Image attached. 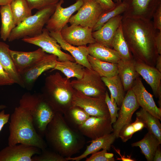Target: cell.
Wrapping results in <instances>:
<instances>
[{"mask_svg": "<svg viewBox=\"0 0 161 161\" xmlns=\"http://www.w3.org/2000/svg\"><path fill=\"white\" fill-rule=\"evenodd\" d=\"M136 71L151 86L154 95L158 98L160 108H161V72L155 67L136 61Z\"/></svg>", "mask_w": 161, "mask_h": 161, "instance_id": "d6986e66", "label": "cell"}, {"mask_svg": "<svg viewBox=\"0 0 161 161\" xmlns=\"http://www.w3.org/2000/svg\"><path fill=\"white\" fill-rule=\"evenodd\" d=\"M155 67L161 72V55H159L156 59Z\"/></svg>", "mask_w": 161, "mask_h": 161, "instance_id": "681fc988", "label": "cell"}, {"mask_svg": "<svg viewBox=\"0 0 161 161\" xmlns=\"http://www.w3.org/2000/svg\"><path fill=\"white\" fill-rule=\"evenodd\" d=\"M115 3L120 2L122 1V0H114Z\"/></svg>", "mask_w": 161, "mask_h": 161, "instance_id": "f5cc1de1", "label": "cell"}, {"mask_svg": "<svg viewBox=\"0 0 161 161\" xmlns=\"http://www.w3.org/2000/svg\"><path fill=\"white\" fill-rule=\"evenodd\" d=\"M146 128L143 122L136 117L135 121L130 123L123 126L120 130L118 137H120L123 142H126L131 139L136 132L140 131L144 128Z\"/></svg>", "mask_w": 161, "mask_h": 161, "instance_id": "8d00e7d4", "label": "cell"}, {"mask_svg": "<svg viewBox=\"0 0 161 161\" xmlns=\"http://www.w3.org/2000/svg\"><path fill=\"white\" fill-rule=\"evenodd\" d=\"M161 143L153 134L148 131L141 140L132 143L131 145L139 147L147 161H152L155 151Z\"/></svg>", "mask_w": 161, "mask_h": 161, "instance_id": "4316f807", "label": "cell"}, {"mask_svg": "<svg viewBox=\"0 0 161 161\" xmlns=\"http://www.w3.org/2000/svg\"><path fill=\"white\" fill-rule=\"evenodd\" d=\"M126 6L123 17L140 18L151 20L161 0H122Z\"/></svg>", "mask_w": 161, "mask_h": 161, "instance_id": "4fadbf2b", "label": "cell"}, {"mask_svg": "<svg viewBox=\"0 0 161 161\" xmlns=\"http://www.w3.org/2000/svg\"><path fill=\"white\" fill-rule=\"evenodd\" d=\"M105 101L108 107L111 123L112 124L116 122L118 116V111L120 110V108L118 107L115 100L112 101L111 100L107 91L106 92Z\"/></svg>", "mask_w": 161, "mask_h": 161, "instance_id": "f35d334b", "label": "cell"}, {"mask_svg": "<svg viewBox=\"0 0 161 161\" xmlns=\"http://www.w3.org/2000/svg\"><path fill=\"white\" fill-rule=\"evenodd\" d=\"M41 150L23 143L8 145L0 151V161H32V157L39 154Z\"/></svg>", "mask_w": 161, "mask_h": 161, "instance_id": "e0dca14e", "label": "cell"}, {"mask_svg": "<svg viewBox=\"0 0 161 161\" xmlns=\"http://www.w3.org/2000/svg\"><path fill=\"white\" fill-rule=\"evenodd\" d=\"M136 114V117L145 123L148 131L153 134L161 143V124L160 120L142 108Z\"/></svg>", "mask_w": 161, "mask_h": 161, "instance_id": "836d02e7", "label": "cell"}, {"mask_svg": "<svg viewBox=\"0 0 161 161\" xmlns=\"http://www.w3.org/2000/svg\"><path fill=\"white\" fill-rule=\"evenodd\" d=\"M92 28L80 25L67 24L60 31L63 39L69 44L75 46L86 45L96 42L92 36Z\"/></svg>", "mask_w": 161, "mask_h": 161, "instance_id": "2e32d148", "label": "cell"}, {"mask_svg": "<svg viewBox=\"0 0 161 161\" xmlns=\"http://www.w3.org/2000/svg\"><path fill=\"white\" fill-rule=\"evenodd\" d=\"M74 90L69 79L57 72L46 78L41 94L55 112L63 115L72 106Z\"/></svg>", "mask_w": 161, "mask_h": 161, "instance_id": "277c9868", "label": "cell"}, {"mask_svg": "<svg viewBox=\"0 0 161 161\" xmlns=\"http://www.w3.org/2000/svg\"><path fill=\"white\" fill-rule=\"evenodd\" d=\"M78 130L84 136L95 139L113 131L110 118L90 116Z\"/></svg>", "mask_w": 161, "mask_h": 161, "instance_id": "7c38bea8", "label": "cell"}, {"mask_svg": "<svg viewBox=\"0 0 161 161\" xmlns=\"http://www.w3.org/2000/svg\"><path fill=\"white\" fill-rule=\"evenodd\" d=\"M13 0H0V6L10 4Z\"/></svg>", "mask_w": 161, "mask_h": 161, "instance_id": "f907efd6", "label": "cell"}, {"mask_svg": "<svg viewBox=\"0 0 161 161\" xmlns=\"http://www.w3.org/2000/svg\"><path fill=\"white\" fill-rule=\"evenodd\" d=\"M44 137L51 149L65 157L79 152L86 143L84 136L70 126L58 112L48 125Z\"/></svg>", "mask_w": 161, "mask_h": 161, "instance_id": "7a4b0ae2", "label": "cell"}, {"mask_svg": "<svg viewBox=\"0 0 161 161\" xmlns=\"http://www.w3.org/2000/svg\"><path fill=\"white\" fill-rule=\"evenodd\" d=\"M111 45L112 48L119 54L121 59L128 60L134 58L124 37L121 24L115 33Z\"/></svg>", "mask_w": 161, "mask_h": 161, "instance_id": "1f68e13d", "label": "cell"}, {"mask_svg": "<svg viewBox=\"0 0 161 161\" xmlns=\"http://www.w3.org/2000/svg\"><path fill=\"white\" fill-rule=\"evenodd\" d=\"M15 83L0 64V86L10 85Z\"/></svg>", "mask_w": 161, "mask_h": 161, "instance_id": "b9f144b4", "label": "cell"}, {"mask_svg": "<svg viewBox=\"0 0 161 161\" xmlns=\"http://www.w3.org/2000/svg\"><path fill=\"white\" fill-rule=\"evenodd\" d=\"M153 161H161V150L160 145L158 146L155 151L154 157Z\"/></svg>", "mask_w": 161, "mask_h": 161, "instance_id": "7dc6e473", "label": "cell"}, {"mask_svg": "<svg viewBox=\"0 0 161 161\" xmlns=\"http://www.w3.org/2000/svg\"><path fill=\"white\" fill-rule=\"evenodd\" d=\"M153 25L155 29L161 31V4L157 8L154 13L152 18Z\"/></svg>", "mask_w": 161, "mask_h": 161, "instance_id": "7bdbcfd3", "label": "cell"}, {"mask_svg": "<svg viewBox=\"0 0 161 161\" xmlns=\"http://www.w3.org/2000/svg\"><path fill=\"white\" fill-rule=\"evenodd\" d=\"M114 7L109 10L104 11L100 16L97 22L92 28V31H96L111 18L121 15L125 11L126 6L122 1L116 3Z\"/></svg>", "mask_w": 161, "mask_h": 161, "instance_id": "d590c367", "label": "cell"}, {"mask_svg": "<svg viewBox=\"0 0 161 161\" xmlns=\"http://www.w3.org/2000/svg\"><path fill=\"white\" fill-rule=\"evenodd\" d=\"M30 9L41 10L57 4L60 0H26Z\"/></svg>", "mask_w": 161, "mask_h": 161, "instance_id": "60d3db41", "label": "cell"}, {"mask_svg": "<svg viewBox=\"0 0 161 161\" xmlns=\"http://www.w3.org/2000/svg\"><path fill=\"white\" fill-rule=\"evenodd\" d=\"M0 14L1 21L0 38L5 41L8 40L11 32L16 25L10 4L0 6Z\"/></svg>", "mask_w": 161, "mask_h": 161, "instance_id": "f546056e", "label": "cell"}, {"mask_svg": "<svg viewBox=\"0 0 161 161\" xmlns=\"http://www.w3.org/2000/svg\"><path fill=\"white\" fill-rule=\"evenodd\" d=\"M89 55L100 60L117 64L121 59L118 53L112 48L97 42L89 44Z\"/></svg>", "mask_w": 161, "mask_h": 161, "instance_id": "d4e9b609", "label": "cell"}, {"mask_svg": "<svg viewBox=\"0 0 161 161\" xmlns=\"http://www.w3.org/2000/svg\"><path fill=\"white\" fill-rule=\"evenodd\" d=\"M11 57L20 74L44 58L47 54L41 48L30 52L9 50Z\"/></svg>", "mask_w": 161, "mask_h": 161, "instance_id": "ffe728a7", "label": "cell"}, {"mask_svg": "<svg viewBox=\"0 0 161 161\" xmlns=\"http://www.w3.org/2000/svg\"><path fill=\"white\" fill-rule=\"evenodd\" d=\"M85 68L76 62L57 60L55 67L51 71L55 70H59L64 74L68 79L72 77H75L79 79L82 77Z\"/></svg>", "mask_w": 161, "mask_h": 161, "instance_id": "4dcf8cb0", "label": "cell"}, {"mask_svg": "<svg viewBox=\"0 0 161 161\" xmlns=\"http://www.w3.org/2000/svg\"><path fill=\"white\" fill-rule=\"evenodd\" d=\"M116 137L113 132L106 135L95 139L92 140L89 142L90 144L87 146L85 151L80 155L74 157H66L67 161H79L86 158L89 154L99 151L101 149L109 151L112 144Z\"/></svg>", "mask_w": 161, "mask_h": 161, "instance_id": "cb8c5ba5", "label": "cell"}, {"mask_svg": "<svg viewBox=\"0 0 161 161\" xmlns=\"http://www.w3.org/2000/svg\"><path fill=\"white\" fill-rule=\"evenodd\" d=\"M72 104L81 108L90 116L110 118L105 97L89 96L75 89Z\"/></svg>", "mask_w": 161, "mask_h": 161, "instance_id": "ba28073f", "label": "cell"}, {"mask_svg": "<svg viewBox=\"0 0 161 161\" xmlns=\"http://www.w3.org/2000/svg\"><path fill=\"white\" fill-rule=\"evenodd\" d=\"M32 161H68L66 157L51 149L41 150V153L32 157Z\"/></svg>", "mask_w": 161, "mask_h": 161, "instance_id": "74e56055", "label": "cell"}, {"mask_svg": "<svg viewBox=\"0 0 161 161\" xmlns=\"http://www.w3.org/2000/svg\"><path fill=\"white\" fill-rule=\"evenodd\" d=\"M123 17V15H121L113 17L100 29L92 32V36L96 42L112 48V40L117 29L121 24Z\"/></svg>", "mask_w": 161, "mask_h": 161, "instance_id": "7402d4cb", "label": "cell"}, {"mask_svg": "<svg viewBox=\"0 0 161 161\" xmlns=\"http://www.w3.org/2000/svg\"><path fill=\"white\" fill-rule=\"evenodd\" d=\"M87 58L92 69L101 77H110L118 75L117 64L102 61L89 55Z\"/></svg>", "mask_w": 161, "mask_h": 161, "instance_id": "f1b7e54d", "label": "cell"}, {"mask_svg": "<svg viewBox=\"0 0 161 161\" xmlns=\"http://www.w3.org/2000/svg\"><path fill=\"white\" fill-rule=\"evenodd\" d=\"M101 78L110 92L111 100H115L118 107H120L125 95V91L119 75L110 77H102Z\"/></svg>", "mask_w": 161, "mask_h": 161, "instance_id": "83f0119b", "label": "cell"}, {"mask_svg": "<svg viewBox=\"0 0 161 161\" xmlns=\"http://www.w3.org/2000/svg\"><path fill=\"white\" fill-rule=\"evenodd\" d=\"M9 46L0 41V64L15 83L23 87L21 77L11 57Z\"/></svg>", "mask_w": 161, "mask_h": 161, "instance_id": "484cf974", "label": "cell"}, {"mask_svg": "<svg viewBox=\"0 0 161 161\" xmlns=\"http://www.w3.org/2000/svg\"><path fill=\"white\" fill-rule=\"evenodd\" d=\"M57 60L55 55L47 54L41 60L20 73L23 88L31 90L39 76L44 72L53 69Z\"/></svg>", "mask_w": 161, "mask_h": 161, "instance_id": "8fae6325", "label": "cell"}, {"mask_svg": "<svg viewBox=\"0 0 161 161\" xmlns=\"http://www.w3.org/2000/svg\"><path fill=\"white\" fill-rule=\"evenodd\" d=\"M132 88L139 106L161 120V108L157 107L153 95L146 90L140 77L135 80Z\"/></svg>", "mask_w": 161, "mask_h": 161, "instance_id": "ac0fdd59", "label": "cell"}, {"mask_svg": "<svg viewBox=\"0 0 161 161\" xmlns=\"http://www.w3.org/2000/svg\"><path fill=\"white\" fill-rule=\"evenodd\" d=\"M105 10H109L115 7L116 3L112 0H95Z\"/></svg>", "mask_w": 161, "mask_h": 161, "instance_id": "ee69618b", "label": "cell"}, {"mask_svg": "<svg viewBox=\"0 0 161 161\" xmlns=\"http://www.w3.org/2000/svg\"><path fill=\"white\" fill-rule=\"evenodd\" d=\"M123 33L130 51L136 61L155 67L159 55L154 38L156 30L151 20L123 17Z\"/></svg>", "mask_w": 161, "mask_h": 161, "instance_id": "6da1fadb", "label": "cell"}, {"mask_svg": "<svg viewBox=\"0 0 161 161\" xmlns=\"http://www.w3.org/2000/svg\"><path fill=\"white\" fill-rule=\"evenodd\" d=\"M19 104L29 111L35 130L44 137L47 126L56 112L45 100L41 94L26 92L22 96Z\"/></svg>", "mask_w": 161, "mask_h": 161, "instance_id": "5b68a950", "label": "cell"}, {"mask_svg": "<svg viewBox=\"0 0 161 161\" xmlns=\"http://www.w3.org/2000/svg\"><path fill=\"white\" fill-rule=\"evenodd\" d=\"M10 4L16 26L32 15V10L26 0H13Z\"/></svg>", "mask_w": 161, "mask_h": 161, "instance_id": "e575fe53", "label": "cell"}, {"mask_svg": "<svg viewBox=\"0 0 161 161\" xmlns=\"http://www.w3.org/2000/svg\"><path fill=\"white\" fill-rule=\"evenodd\" d=\"M154 41L158 54L161 55V31L156 32Z\"/></svg>", "mask_w": 161, "mask_h": 161, "instance_id": "bcb514c9", "label": "cell"}, {"mask_svg": "<svg viewBox=\"0 0 161 161\" xmlns=\"http://www.w3.org/2000/svg\"><path fill=\"white\" fill-rule=\"evenodd\" d=\"M7 106L5 105H0V110L4 109Z\"/></svg>", "mask_w": 161, "mask_h": 161, "instance_id": "816d5d0a", "label": "cell"}, {"mask_svg": "<svg viewBox=\"0 0 161 161\" xmlns=\"http://www.w3.org/2000/svg\"><path fill=\"white\" fill-rule=\"evenodd\" d=\"M57 4L38 10L35 14L27 17L16 25L11 32L8 41L12 42L26 37H32L40 34L54 13Z\"/></svg>", "mask_w": 161, "mask_h": 161, "instance_id": "8992f818", "label": "cell"}, {"mask_svg": "<svg viewBox=\"0 0 161 161\" xmlns=\"http://www.w3.org/2000/svg\"><path fill=\"white\" fill-rule=\"evenodd\" d=\"M77 13L72 16L68 23L92 28L102 13L105 11L95 0H83Z\"/></svg>", "mask_w": 161, "mask_h": 161, "instance_id": "30bf717a", "label": "cell"}, {"mask_svg": "<svg viewBox=\"0 0 161 161\" xmlns=\"http://www.w3.org/2000/svg\"><path fill=\"white\" fill-rule=\"evenodd\" d=\"M115 149L119 155H120V158H117V160H121L123 161H134V159H132L131 156H127V157H125L124 155L122 156L120 154L119 150H117L115 149L114 148H113Z\"/></svg>", "mask_w": 161, "mask_h": 161, "instance_id": "c3c4849f", "label": "cell"}, {"mask_svg": "<svg viewBox=\"0 0 161 161\" xmlns=\"http://www.w3.org/2000/svg\"><path fill=\"white\" fill-rule=\"evenodd\" d=\"M73 88L94 97H105L106 86L101 77L92 69L85 68L82 77L71 81Z\"/></svg>", "mask_w": 161, "mask_h": 161, "instance_id": "52a82bcc", "label": "cell"}, {"mask_svg": "<svg viewBox=\"0 0 161 161\" xmlns=\"http://www.w3.org/2000/svg\"><path fill=\"white\" fill-rule=\"evenodd\" d=\"M10 119L8 145L23 143L41 150L47 148L46 141L37 132L30 114L24 106L19 104L10 115Z\"/></svg>", "mask_w": 161, "mask_h": 161, "instance_id": "3957f363", "label": "cell"}, {"mask_svg": "<svg viewBox=\"0 0 161 161\" xmlns=\"http://www.w3.org/2000/svg\"><path fill=\"white\" fill-rule=\"evenodd\" d=\"M136 61L134 58L128 60L120 59L118 63V74L125 92L132 88L134 81L139 77L136 71Z\"/></svg>", "mask_w": 161, "mask_h": 161, "instance_id": "603a6c76", "label": "cell"}, {"mask_svg": "<svg viewBox=\"0 0 161 161\" xmlns=\"http://www.w3.org/2000/svg\"><path fill=\"white\" fill-rule=\"evenodd\" d=\"M24 42L32 44L40 47L46 52L56 56L58 61H75L73 57L61 50V48L56 40L51 36L49 32L44 28L39 35L32 37H26L22 39Z\"/></svg>", "mask_w": 161, "mask_h": 161, "instance_id": "9c48e42d", "label": "cell"}, {"mask_svg": "<svg viewBox=\"0 0 161 161\" xmlns=\"http://www.w3.org/2000/svg\"><path fill=\"white\" fill-rule=\"evenodd\" d=\"M65 120L71 127L78 130L90 116L84 110L77 106H72L63 114Z\"/></svg>", "mask_w": 161, "mask_h": 161, "instance_id": "d6a6232c", "label": "cell"}, {"mask_svg": "<svg viewBox=\"0 0 161 161\" xmlns=\"http://www.w3.org/2000/svg\"><path fill=\"white\" fill-rule=\"evenodd\" d=\"M10 117V114H5L4 109L0 112V132L4 125L8 122Z\"/></svg>", "mask_w": 161, "mask_h": 161, "instance_id": "f6af8a7d", "label": "cell"}, {"mask_svg": "<svg viewBox=\"0 0 161 161\" xmlns=\"http://www.w3.org/2000/svg\"><path fill=\"white\" fill-rule=\"evenodd\" d=\"M114 154L107 152L106 149H103L91 154L89 158L86 159V161H114Z\"/></svg>", "mask_w": 161, "mask_h": 161, "instance_id": "ab89813d", "label": "cell"}, {"mask_svg": "<svg viewBox=\"0 0 161 161\" xmlns=\"http://www.w3.org/2000/svg\"><path fill=\"white\" fill-rule=\"evenodd\" d=\"M136 96L132 88L127 92L122 101L118 116L112 126L113 132L117 138L122 128L131 122L132 117L134 112L139 108Z\"/></svg>", "mask_w": 161, "mask_h": 161, "instance_id": "9a60e30c", "label": "cell"}, {"mask_svg": "<svg viewBox=\"0 0 161 161\" xmlns=\"http://www.w3.org/2000/svg\"><path fill=\"white\" fill-rule=\"evenodd\" d=\"M49 34L56 40L61 49L70 53L77 63L85 68L92 69L87 58L89 52L86 45L76 47L69 44L63 39L60 32H49Z\"/></svg>", "mask_w": 161, "mask_h": 161, "instance_id": "44dd1931", "label": "cell"}, {"mask_svg": "<svg viewBox=\"0 0 161 161\" xmlns=\"http://www.w3.org/2000/svg\"><path fill=\"white\" fill-rule=\"evenodd\" d=\"M63 0H60L55 9L46 24V28L49 32H60L75 11H78L83 3V0H76V2L69 7L64 8L61 6Z\"/></svg>", "mask_w": 161, "mask_h": 161, "instance_id": "5bb4252c", "label": "cell"}]
</instances>
